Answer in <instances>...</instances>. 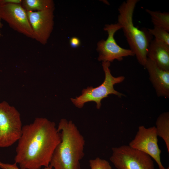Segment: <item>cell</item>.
<instances>
[{
  "label": "cell",
  "instance_id": "obj_1",
  "mask_svg": "<svg viewBox=\"0 0 169 169\" xmlns=\"http://www.w3.org/2000/svg\"><path fill=\"white\" fill-rule=\"evenodd\" d=\"M61 141L55 123L37 117L23 126L16 149L14 162L22 169H40L49 165L54 152Z\"/></svg>",
  "mask_w": 169,
  "mask_h": 169
},
{
  "label": "cell",
  "instance_id": "obj_5",
  "mask_svg": "<svg viewBox=\"0 0 169 169\" xmlns=\"http://www.w3.org/2000/svg\"><path fill=\"white\" fill-rule=\"evenodd\" d=\"M23 126L20 115L8 102H0V147H8L20 138Z\"/></svg>",
  "mask_w": 169,
  "mask_h": 169
},
{
  "label": "cell",
  "instance_id": "obj_6",
  "mask_svg": "<svg viewBox=\"0 0 169 169\" xmlns=\"http://www.w3.org/2000/svg\"><path fill=\"white\" fill-rule=\"evenodd\" d=\"M110 159L117 169H154L149 156L129 145L113 147Z\"/></svg>",
  "mask_w": 169,
  "mask_h": 169
},
{
  "label": "cell",
  "instance_id": "obj_9",
  "mask_svg": "<svg viewBox=\"0 0 169 169\" xmlns=\"http://www.w3.org/2000/svg\"><path fill=\"white\" fill-rule=\"evenodd\" d=\"M0 17L14 30L33 39V33L27 12L21 4L0 5Z\"/></svg>",
  "mask_w": 169,
  "mask_h": 169
},
{
  "label": "cell",
  "instance_id": "obj_20",
  "mask_svg": "<svg viewBox=\"0 0 169 169\" xmlns=\"http://www.w3.org/2000/svg\"><path fill=\"white\" fill-rule=\"evenodd\" d=\"M70 43L72 47L76 48L79 46L80 44V41L79 39L77 38L74 37L70 39Z\"/></svg>",
  "mask_w": 169,
  "mask_h": 169
},
{
  "label": "cell",
  "instance_id": "obj_16",
  "mask_svg": "<svg viewBox=\"0 0 169 169\" xmlns=\"http://www.w3.org/2000/svg\"><path fill=\"white\" fill-rule=\"evenodd\" d=\"M149 33L155 37L156 40L169 45V33L165 30L158 27L147 29Z\"/></svg>",
  "mask_w": 169,
  "mask_h": 169
},
{
  "label": "cell",
  "instance_id": "obj_18",
  "mask_svg": "<svg viewBox=\"0 0 169 169\" xmlns=\"http://www.w3.org/2000/svg\"><path fill=\"white\" fill-rule=\"evenodd\" d=\"M0 168L2 169H22L18 167L17 164L14 163L13 164L5 163L0 161ZM49 166L44 167V169H52Z\"/></svg>",
  "mask_w": 169,
  "mask_h": 169
},
{
  "label": "cell",
  "instance_id": "obj_12",
  "mask_svg": "<svg viewBox=\"0 0 169 169\" xmlns=\"http://www.w3.org/2000/svg\"><path fill=\"white\" fill-rule=\"evenodd\" d=\"M147 57L161 69L169 71V45L152 40L148 48Z\"/></svg>",
  "mask_w": 169,
  "mask_h": 169
},
{
  "label": "cell",
  "instance_id": "obj_14",
  "mask_svg": "<svg viewBox=\"0 0 169 169\" xmlns=\"http://www.w3.org/2000/svg\"><path fill=\"white\" fill-rule=\"evenodd\" d=\"M21 5L26 12L54 8V3L52 0H22Z\"/></svg>",
  "mask_w": 169,
  "mask_h": 169
},
{
  "label": "cell",
  "instance_id": "obj_8",
  "mask_svg": "<svg viewBox=\"0 0 169 169\" xmlns=\"http://www.w3.org/2000/svg\"><path fill=\"white\" fill-rule=\"evenodd\" d=\"M157 136L155 126L146 128L141 125L128 145L149 156L156 161L159 169H166L161 161V151L158 144Z\"/></svg>",
  "mask_w": 169,
  "mask_h": 169
},
{
  "label": "cell",
  "instance_id": "obj_19",
  "mask_svg": "<svg viewBox=\"0 0 169 169\" xmlns=\"http://www.w3.org/2000/svg\"><path fill=\"white\" fill-rule=\"evenodd\" d=\"M22 0H0V5L9 4H21Z\"/></svg>",
  "mask_w": 169,
  "mask_h": 169
},
{
  "label": "cell",
  "instance_id": "obj_10",
  "mask_svg": "<svg viewBox=\"0 0 169 169\" xmlns=\"http://www.w3.org/2000/svg\"><path fill=\"white\" fill-rule=\"evenodd\" d=\"M54 9L27 12L33 39L43 45L47 43L53 29Z\"/></svg>",
  "mask_w": 169,
  "mask_h": 169
},
{
  "label": "cell",
  "instance_id": "obj_17",
  "mask_svg": "<svg viewBox=\"0 0 169 169\" xmlns=\"http://www.w3.org/2000/svg\"><path fill=\"white\" fill-rule=\"evenodd\" d=\"M89 163L91 169H112L107 161L99 157L90 160Z\"/></svg>",
  "mask_w": 169,
  "mask_h": 169
},
{
  "label": "cell",
  "instance_id": "obj_22",
  "mask_svg": "<svg viewBox=\"0 0 169 169\" xmlns=\"http://www.w3.org/2000/svg\"><path fill=\"white\" fill-rule=\"evenodd\" d=\"M166 169H169V167H168L167 168H166Z\"/></svg>",
  "mask_w": 169,
  "mask_h": 169
},
{
  "label": "cell",
  "instance_id": "obj_3",
  "mask_svg": "<svg viewBox=\"0 0 169 169\" xmlns=\"http://www.w3.org/2000/svg\"><path fill=\"white\" fill-rule=\"evenodd\" d=\"M138 0H127L118 9V22L123 30L130 47L139 63L144 66L147 59V52L152 36L147 29H139L134 24V10Z\"/></svg>",
  "mask_w": 169,
  "mask_h": 169
},
{
  "label": "cell",
  "instance_id": "obj_21",
  "mask_svg": "<svg viewBox=\"0 0 169 169\" xmlns=\"http://www.w3.org/2000/svg\"><path fill=\"white\" fill-rule=\"evenodd\" d=\"M1 18L0 17V37L1 36V32H0V29L2 28L3 26V24L1 22Z\"/></svg>",
  "mask_w": 169,
  "mask_h": 169
},
{
  "label": "cell",
  "instance_id": "obj_2",
  "mask_svg": "<svg viewBox=\"0 0 169 169\" xmlns=\"http://www.w3.org/2000/svg\"><path fill=\"white\" fill-rule=\"evenodd\" d=\"M57 129L61 141L56 148L49 166L54 169H80V161L84 155L85 140L71 120L62 119Z\"/></svg>",
  "mask_w": 169,
  "mask_h": 169
},
{
  "label": "cell",
  "instance_id": "obj_7",
  "mask_svg": "<svg viewBox=\"0 0 169 169\" xmlns=\"http://www.w3.org/2000/svg\"><path fill=\"white\" fill-rule=\"evenodd\" d=\"M121 29V26L117 23L105 25L104 29L107 32L108 37L106 40L102 39L97 43V50L99 53V61L110 63L115 59L120 61L123 57L135 56L130 49L122 48L116 43L114 38L115 34Z\"/></svg>",
  "mask_w": 169,
  "mask_h": 169
},
{
  "label": "cell",
  "instance_id": "obj_13",
  "mask_svg": "<svg viewBox=\"0 0 169 169\" xmlns=\"http://www.w3.org/2000/svg\"><path fill=\"white\" fill-rule=\"evenodd\" d=\"M156 130L158 136L164 141L168 153H169V112H164L157 117L156 122Z\"/></svg>",
  "mask_w": 169,
  "mask_h": 169
},
{
  "label": "cell",
  "instance_id": "obj_11",
  "mask_svg": "<svg viewBox=\"0 0 169 169\" xmlns=\"http://www.w3.org/2000/svg\"><path fill=\"white\" fill-rule=\"evenodd\" d=\"M158 97L169 98V71L163 70L147 58L144 66Z\"/></svg>",
  "mask_w": 169,
  "mask_h": 169
},
{
  "label": "cell",
  "instance_id": "obj_15",
  "mask_svg": "<svg viewBox=\"0 0 169 169\" xmlns=\"http://www.w3.org/2000/svg\"><path fill=\"white\" fill-rule=\"evenodd\" d=\"M146 11L151 16V21L154 27L162 28L169 32V13L146 9Z\"/></svg>",
  "mask_w": 169,
  "mask_h": 169
},
{
  "label": "cell",
  "instance_id": "obj_4",
  "mask_svg": "<svg viewBox=\"0 0 169 169\" xmlns=\"http://www.w3.org/2000/svg\"><path fill=\"white\" fill-rule=\"evenodd\" d=\"M110 65V62H102V65L105 75V79L102 84L95 88L92 86L88 87L83 90L81 95L79 96L71 99L72 102L76 107L81 108L85 103L93 101L96 103V108L99 109L101 105V100L108 97L109 95L113 94L120 98L125 96L123 94L116 90L114 87L116 84L123 81L125 77L122 76H113L109 68Z\"/></svg>",
  "mask_w": 169,
  "mask_h": 169
}]
</instances>
